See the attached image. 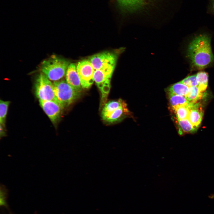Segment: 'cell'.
Masks as SVG:
<instances>
[{
	"label": "cell",
	"mask_w": 214,
	"mask_h": 214,
	"mask_svg": "<svg viewBox=\"0 0 214 214\" xmlns=\"http://www.w3.org/2000/svg\"><path fill=\"white\" fill-rule=\"evenodd\" d=\"M186 54L193 69L200 70L209 66L214 62L210 37L205 34L195 37L189 43Z\"/></svg>",
	"instance_id": "cell-1"
},
{
	"label": "cell",
	"mask_w": 214,
	"mask_h": 214,
	"mask_svg": "<svg viewBox=\"0 0 214 214\" xmlns=\"http://www.w3.org/2000/svg\"><path fill=\"white\" fill-rule=\"evenodd\" d=\"M70 64L67 60L53 55L42 62L40 69L50 80L56 81L66 75Z\"/></svg>",
	"instance_id": "cell-2"
},
{
	"label": "cell",
	"mask_w": 214,
	"mask_h": 214,
	"mask_svg": "<svg viewBox=\"0 0 214 214\" xmlns=\"http://www.w3.org/2000/svg\"><path fill=\"white\" fill-rule=\"evenodd\" d=\"M127 105L119 99L108 101L105 103L101 112V117L104 121L112 123L121 121L129 114Z\"/></svg>",
	"instance_id": "cell-3"
},
{
	"label": "cell",
	"mask_w": 214,
	"mask_h": 214,
	"mask_svg": "<svg viewBox=\"0 0 214 214\" xmlns=\"http://www.w3.org/2000/svg\"><path fill=\"white\" fill-rule=\"evenodd\" d=\"M116 64H107L95 70L94 81L101 92L102 103L105 102L109 92L110 81Z\"/></svg>",
	"instance_id": "cell-4"
},
{
	"label": "cell",
	"mask_w": 214,
	"mask_h": 214,
	"mask_svg": "<svg viewBox=\"0 0 214 214\" xmlns=\"http://www.w3.org/2000/svg\"><path fill=\"white\" fill-rule=\"evenodd\" d=\"M56 101L63 108L69 106L79 97L81 92L69 85L66 81L53 83Z\"/></svg>",
	"instance_id": "cell-5"
},
{
	"label": "cell",
	"mask_w": 214,
	"mask_h": 214,
	"mask_svg": "<svg viewBox=\"0 0 214 214\" xmlns=\"http://www.w3.org/2000/svg\"><path fill=\"white\" fill-rule=\"evenodd\" d=\"M35 91L39 100L56 101L53 84L43 73L40 74L36 79Z\"/></svg>",
	"instance_id": "cell-6"
},
{
	"label": "cell",
	"mask_w": 214,
	"mask_h": 214,
	"mask_svg": "<svg viewBox=\"0 0 214 214\" xmlns=\"http://www.w3.org/2000/svg\"><path fill=\"white\" fill-rule=\"evenodd\" d=\"M76 69L81 86L88 88L92 85L94 81L95 70L89 60H84L79 62Z\"/></svg>",
	"instance_id": "cell-7"
},
{
	"label": "cell",
	"mask_w": 214,
	"mask_h": 214,
	"mask_svg": "<svg viewBox=\"0 0 214 214\" xmlns=\"http://www.w3.org/2000/svg\"><path fill=\"white\" fill-rule=\"evenodd\" d=\"M40 105L53 124L59 119L64 108L56 100H39Z\"/></svg>",
	"instance_id": "cell-8"
},
{
	"label": "cell",
	"mask_w": 214,
	"mask_h": 214,
	"mask_svg": "<svg viewBox=\"0 0 214 214\" xmlns=\"http://www.w3.org/2000/svg\"><path fill=\"white\" fill-rule=\"evenodd\" d=\"M117 57V54L106 51L93 55L88 60L95 70L107 64L116 63Z\"/></svg>",
	"instance_id": "cell-9"
},
{
	"label": "cell",
	"mask_w": 214,
	"mask_h": 214,
	"mask_svg": "<svg viewBox=\"0 0 214 214\" xmlns=\"http://www.w3.org/2000/svg\"><path fill=\"white\" fill-rule=\"evenodd\" d=\"M66 79L69 85L77 91L81 92L82 86L76 66L74 63H71L69 65L66 73Z\"/></svg>",
	"instance_id": "cell-10"
},
{
	"label": "cell",
	"mask_w": 214,
	"mask_h": 214,
	"mask_svg": "<svg viewBox=\"0 0 214 214\" xmlns=\"http://www.w3.org/2000/svg\"><path fill=\"white\" fill-rule=\"evenodd\" d=\"M204 111L199 102L190 104L188 119L192 124L198 129L202 120Z\"/></svg>",
	"instance_id": "cell-11"
},
{
	"label": "cell",
	"mask_w": 214,
	"mask_h": 214,
	"mask_svg": "<svg viewBox=\"0 0 214 214\" xmlns=\"http://www.w3.org/2000/svg\"><path fill=\"white\" fill-rule=\"evenodd\" d=\"M118 4L122 10L132 12L143 7L147 0H117Z\"/></svg>",
	"instance_id": "cell-12"
},
{
	"label": "cell",
	"mask_w": 214,
	"mask_h": 214,
	"mask_svg": "<svg viewBox=\"0 0 214 214\" xmlns=\"http://www.w3.org/2000/svg\"><path fill=\"white\" fill-rule=\"evenodd\" d=\"M178 133L180 135L186 133H195L198 128L195 127L189 121L188 118L177 119Z\"/></svg>",
	"instance_id": "cell-13"
},
{
	"label": "cell",
	"mask_w": 214,
	"mask_h": 214,
	"mask_svg": "<svg viewBox=\"0 0 214 214\" xmlns=\"http://www.w3.org/2000/svg\"><path fill=\"white\" fill-rule=\"evenodd\" d=\"M169 97L170 106L173 110L178 107L190 104L185 96L169 93Z\"/></svg>",
	"instance_id": "cell-14"
},
{
	"label": "cell",
	"mask_w": 214,
	"mask_h": 214,
	"mask_svg": "<svg viewBox=\"0 0 214 214\" xmlns=\"http://www.w3.org/2000/svg\"><path fill=\"white\" fill-rule=\"evenodd\" d=\"M204 92L198 86L189 87L188 93L185 97L190 104H194L202 98Z\"/></svg>",
	"instance_id": "cell-15"
},
{
	"label": "cell",
	"mask_w": 214,
	"mask_h": 214,
	"mask_svg": "<svg viewBox=\"0 0 214 214\" xmlns=\"http://www.w3.org/2000/svg\"><path fill=\"white\" fill-rule=\"evenodd\" d=\"M189 87L180 81L175 83L168 89V92L173 94L186 96L189 91Z\"/></svg>",
	"instance_id": "cell-16"
},
{
	"label": "cell",
	"mask_w": 214,
	"mask_h": 214,
	"mask_svg": "<svg viewBox=\"0 0 214 214\" xmlns=\"http://www.w3.org/2000/svg\"><path fill=\"white\" fill-rule=\"evenodd\" d=\"M196 75L198 86L201 91L204 92L207 86L208 74L204 71H201L198 72Z\"/></svg>",
	"instance_id": "cell-17"
},
{
	"label": "cell",
	"mask_w": 214,
	"mask_h": 214,
	"mask_svg": "<svg viewBox=\"0 0 214 214\" xmlns=\"http://www.w3.org/2000/svg\"><path fill=\"white\" fill-rule=\"evenodd\" d=\"M190 104L188 105L178 107L173 110L176 115L177 119L180 120L188 118Z\"/></svg>",
	"instance_id": "cell-18"
},
{
	"label": "cell",
	"mask_w": 214,
	"mask_h": 214,
	"mask_svg": "<svg viewBox=\"0 0 214 214\" xmlns=\"http://www.w3.org/2000/svg\"><path fill=\"white\" fill-rule=\"evenodd\" d=\"M10 103L9 101L0 100V123L4 126H5V120Z\"/></svg>",
	"instance_id": "cell-19"
},
{
	"label": "cell",
	"mask_w": 214,
	"mask_h": 214,
	"mask_svg": "<svg viewBox=\"0 0 214 214\" xmlns=\"http://www.w3.org/2000/svg\"><path fill=\"white\" fill-rule=\"evenodd\" d=\"M7 190L5 186L1 185L0 191V205L1 207H8L7 202Z\"/></svg>",
	"instance_id": "cell-20"
},
{
	"label": "cell",
	"mask_w": 214,
	"mask_h": 214,
	"mask_svg": "<svg viewBox=\"0 0 214 214\" xmlns=\"http://www.w3.org/2000/svg\"><path fill=\"white\" fill-rule=\"evenodd\" d=\"M180 82L188 87L198 86L196 74L187 76Z\"/></svg>",
	"instance_id": "cell-21"
},
{
	"label": "cell",
	"mask_w": 214,
	"mask_h": 214,
	"mask_svg": "<svg viewBox=\"0 0 214 214\" xmlns=\"http://www.w3.org/2000/svg\"><path fill=\"white\" fill-rule=\"evenodd\" d=\"M0 138L5 136H6V132L5 129V126H4L0 124Z\"/></svg>",
	"instance_id": "cell-22"
},
{
	"label": "cell",
	"mask_w": 214,
	"mask_h": 214,
	"mask_svg": "<svg viewBox=\"0 0 214 214\" xmlns=\"http://www.w3.org/2000/svg\"><path fill=\"white\" fill-rule=\"evenodd\" d=\"M212 5H213V9L214 11V0H213Z\"/></svg>",
	"instance_id": "cell-23"
}]
</instances>
